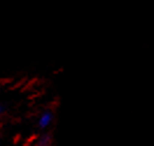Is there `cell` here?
Returning <instances> with one entry per match:
<instances>
[{"mask_svg":"<svg viewBox=\"0 0 154 146\" xmlns=\"http://www.w3.org/2000/svg\"><path fill=\"white\" fill-rule=\"evenodd\" d=\"M53 118H54L53 112L50 110H46L38 118V126L41 127V129L48 127L51 124V122H53Z\"/></svg>","mask_w":154,"mask_h":146,"instance_id":"obj_1","label":"cell"},{"mask_svg":"<svg viewBox=\"0 0 154 146\" xmlns=\"http://www.w3.org/2000/svg\"><path fill=\"white\" fill-rule=\"evenodd\" d=\"M50 143V136L49 135H43L38 139V146H48Z\"/></svg>","mask_w":154,"mask_h":146,"instance_id":"obj_2","label":"cell"},{"mask_svg":"<svg viewBox=\"0 0 154 146\" xmlns=\"http://www.w3.org/2000/svg\"><path fill=\"white\" fill-rule=\"evenodd\" d=\"M4 110H5V107H4V105H1V104H0V116H1V115H2V113H4Z\"/></svg>","mask_w":154,"mask_h":146,"instance_id":"obj_3","label":"cell"}]
</instances>
